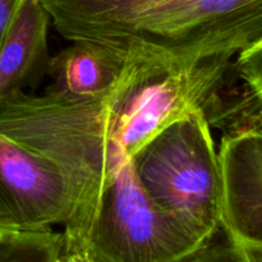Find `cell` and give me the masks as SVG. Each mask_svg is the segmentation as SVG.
I'll use <instances>...</instances> for the list:
<instances>
[{"mask_svg": "<svg viewBox=\"0 0 262 262\" xmlns=\"http://www.w3.org/2000/svg\"><path fill=\"white\" fill-rule=\"evenodd\" d=\"M127 67L107 92L73 100L50 91L13 92L0 102V133L55 164L76 200L63 229L61 262H73L90 220L115 177L161 130L191 113L217 106L230 59L189 67L129 50Z\"/></svg>", "mask_w": 262, "mask_h": 262, "instance_id": "1", "label": "cell"}, {"mask_svg": "<svg viewBox=\"0 0 262 262\" xmlns=\"http://www.w3.org/2000/svg\"><path fill=\"white\" fill-rule=\"evenodd\" d=\"M64 38L140 50L176 67L262 41V0H40Z\"/></svg>", "mask_w": 262, "mask_h": 262, "instance_id": "2", "label": "cell"}, {"mask_svg": "<svg viewBox=\"0 0 262 262\" xmlns=\"http://www.w3.org/2000/svg\"><path fill=\"white\" fill-rule=\"evenodd\" d=\"M132 160L151 199L211 242L220 229L222 171L206 113L171 123Z\"/></svg>", "mask_w": 262, "mask_h": 262, "instance_id": "3", "label": "cell"}, {"mask_svg": "<svg viewBox=\"0 0 262 262\" xmlns=\"http://www.w3.org/2000/svg\"><path fill=\"white\" fill-rule=\"evenodd\" d=\"M211 242L159 206L128 161L102 194L73 262H176Z\"/></svg>", "mask_w": 262, "mask_h": 262, "instance_id": "4", "label": "cell"}, {"mask_svg": "<svg viewBox=\"0 0 262 262\" xmlns=\"http://www.w3.org/2000/svg\"><path fill=\"white\" fill-rule=\"evenodd\" d=\"M76 200L58 166L0 133V216L13 229L68 227Z\"/></svg>", "mask_w": 262, "mask_h": 262, "instance_id": "5", "label": "cell"}, {"mask_svg": "<svg viewBox=\"0 0 262 262\" xmlns=\"http://www.w3.org/2000/svg\"><path fill=\"white\" fill-rule=\"evenodd\" d=\"M217 152L220 228L233 260L262 262V125L228 130Z\"/></svg>", "mask_w": 262, "mask_h": 262, "instance_id": "6", "label": "cell"}, {"mask_svg": "<svg viewBox=\"0 0 262 262\" xmlns=\"http://www.w3.org/2000/svg\"><path fill=\"white\" fill-rule=\"evenodd\" d=\"M129 56V51L97 41L73 40L49 59L46 73L53 83L46 91L73 100L104 95L120 78Z\"/></svg>", "mask_w": 262, "mask_h": 262, "instance_id": "7", "label": "cell"}, {"mask_svg": "<svg viewBox=\"0 0 262 262\" xmlns=\"http://www.w3.org/2000/svg\"><path fill=\"white\" fill-rule=\"evenodd\" d=\"M50 23L40 0H26L0 46V102L46 73Z\"/></svg>", "mask_w": 262, "mask_h": 262, "instance_id": "8", "label": "cell"}, {"mask_svg": "<svg viewBox=\"0 0 262 262\" xmlns=\"http://www.w3.org/2000/svg\"><path fill=\"white\" fill-rule=\"evenodd\" d=\"M63 252V233L53 228L13 229L0 241V262H58Z\"/></svg>", "mask_w": 262, "mask_h": 262, "instance_id": "9", "label": "cell"}, {"mask_svg": "<svg viewBox=\"0 0 262 262\" xmlns=\"http://www.w3.org/2000/svg\"><path fill=\"white\" fill-rule=\"evenodd\" d=\"M233 67L239 78L246 83L252 99L258 104L262 114V41L238 54Z\"/></svg>", "mask_w": 262, "mask_h": 262, "instance_id": "10", "label": "cell"}, {"mask_svg": "<svg viewBox=\"0 0 262 262\" xmlns=\"http://www.w3.org/2000/svg\"><path fill=\"white\" fill-rule=\"evenodd\" d=\"M26 0H0V46Z\"/></svg>", "mask_w": 262, "mask_h": 262, "instance_id": "11", "label": "cell"}, {"mask_svg": "<svg viewBox=\"0 0 262 262\" xmlns=\"http://www.w3.org/2000/svg\"><path fill=\"white\" fill-rule=\"evenodd\" d=\"M12 230H13V228L8 227V225L5 224L4 220L2 219V216H0V241H2L3 238L8 234V233L12 232Z\"/></svg>", "mask_w": 262, "mask_h": 262, "instance_id": "12", "label": "cell"}]
</instances>
